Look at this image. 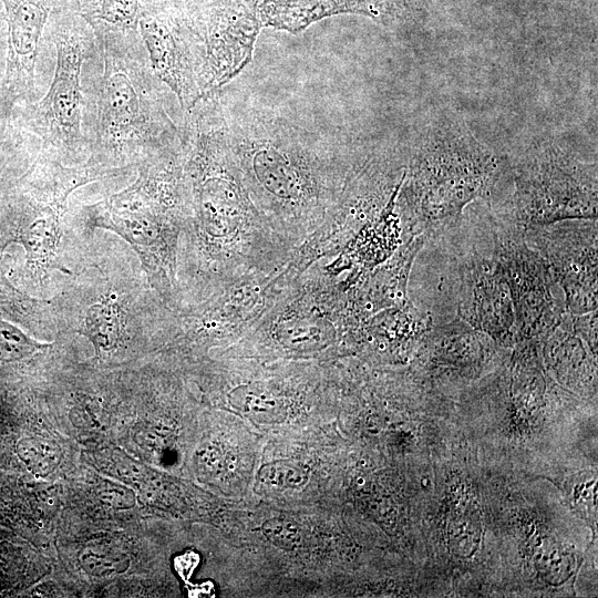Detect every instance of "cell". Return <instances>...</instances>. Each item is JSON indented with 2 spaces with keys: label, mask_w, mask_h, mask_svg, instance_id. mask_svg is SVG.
<instances>
[{
  "label": "cell",
  "mask_w": 598,
  "mask_h": 598,
  "mask_svg": "<svg viewBox=\"0 0 598 598\" xmlns=\"http://www.w3.org/2000/svg\"><path fill=\"white\" fill-rule=\"evenodd\" d=\"M183 127V165L192 217L186 228L205 290L204 300L251 274L281 270L293 249L254 204L230 147L216 93L199 100Z\"/></svg>",
  "instance_id": "obj_1"
},
{
  "label": "cell",
  "mask_w": 598,
  "mask_h": 598,
  "mask_svg": "<svg viewBox=\"0 0 598 598\" xmlns=\"http://www.w3.org/2000/svg\"><path fill=\"white\" fill-rule=\"evenodd\" d=\"M227 136L251 199L293 250L326 220L354 164L318 132L260 106L228 112Z\"/></svg>",
  "instance_id": "obj_2"
},
{
  "label": "cell",
  "mask_w": 598,
  "mask_h": 598,
  "mask_svg": "<svg viewBox=\"0 0 598 598\" xmlns=\"http://www.w3.org/2000/svg\"><path fill=\"white\" fill-rule=\"evenodd\" d=\"M102 61L94 84L93 155L105 167L112 159L141 157L142 162L181 148L183 127L167 111L169 89L154 73L137 31H92ZM109 168V167H106Z\"/></svg>",
  "instance_id": "obj_3"
},
{
  "label": "cell",
  "mask_w": 598,
  "mask_h": 598,
  "mask_svg": "<svg viewBox=\"0 0 598 598\" xmlns=\"http://www.w3.org/2000/svg\"><path fill=\"white\" fill-rule=\"evenodd\" d=\"M502 175L499 157L456 118L429 124L412 150L398 194L402 234L430 237L456 225Z\"/></svg>",
  "instance_id": "obj_4"
},
{
  "label": "cell",
  "mask_w": 598,
  "mask_h": 598,
  "mask_svg": "<svg viewBox=\"0 0 598 598\" xmlns=\"http://www.w3.org/2000/svg\"><path fill=\"white\" fill-rule=\"evenodd\" d=\"M87 209L92 227L110 229L133 247L164 302L176 301L178 244L192 216L182 150L142 162L132 185Z\"/></svg>",
  "instance_id": "obj_5"
},
{
  "label": "cell",
  "mask_w": 598,
  "mask_h": 598,
  "mask_svg": "<svg viewBox=\"0 0 598 598\" xmlns=\"http://www.w3.org/2000/svg\"><path fill=\"white\" fill-rule=\"evenodd\" d=\"M360 326L349 286L320 260L290 281L231 350L238 357H327L352 350Z\"/></svg>",
  "instance_id": "obj_6"
},
{
  "label": "cell",
  "mask_w": 598,
  "mask_h": 598,
  "mask_svg": "<svg viewBox=\"0 0 598 598\" xmlns=\"http://www.w3.org/2000/svg\"><path fill=\"white\" fill-rule=\"evenodd\" d=\"M113 171L91 161L79 167L35 166L0 195V254L17 245L24 251L29 271L48 268L55 256L69 195Z\"/></svg>",
  "instance_id": "obj_7"
},
{
  "label": "cell",
  "mask_w": 598,
  "mask_h": 598,
  "mask_svg": "<svg viewBox=\"0 0 598 598\" xmlns=\"http://www.w3.org/2000/svg\"><path fill=\"white\" fill-rule=\"evenodd\" d=\"M514 216L522 227L597 219V164L555 144L528 148L516 162Z\"/></svg>",
  "instance_id": "obj_8"
},
{
  "label": "cell",
  "mask_w": 598,
  "mask_h": 598,
  "mask_svg": "<svg viewBox=\"0 0 598 598\" xmlns=\"http://www.w3.org/2000/svg\"><path fill=\"white\" fill-rule=\"evenodd\" d=\"M56 64L47 94L23 109L24 127L61 154L78 153L86 145L82 131L84 94L81 71L84 35L74 24H62L54 34Z\"/></svg>",
  "instance_id": "obj_9"
},
{
  "label": "cell",
  "mask_w": 598,
  "mask_h": 598,
  "mask_svg": "<svg viewBox=\"0 0 598 598\" xmlns=\"http://www.w3.org/2000/svg\"><path fill=\"white\" fill-rule=\"evenodd\" d=\"M519 233H494V259L508 286L515 318L516 342L546 340L566 313L554 296L555 280L546 260Z\"/></svg>",
  "instance_id": "obj_10"
},
{
  "label": "cell",
  "mask_w": 598,
  "mask_h": 598,
  "mask_svg": "<svg viewBox=\"0 0 598 598\" xmlns=\"http://www.w3.org/2000/svg\"><path fill=\"white\" fill-rule=\"evenodd\" d=\"M523 229L546 260L571 315L597 310V219H569Z\"/></svg>",
  "instance_id": "obj_11"
},
{
  "label": "cell",
  "mask_w": 598,
  "mask_h": 598,
  "mask_svg": "<svg viewBox=\"0 0 598 598\" xmlns=\"http://www.w3.org/2000/svg\"><path fill=\"white\" fill-rule=\"evenodd\" d=\"M137 28L154 73L187 113L209 95L205 44L195 22L141 12Z\"/></svg>",
  "instance_id": "obj_12"
},
{
  "label": "cell",
  "mask_w": 598,
  "mask_h": 598,
  "mask_svg": "<svg viewBox=\"0 0 598 598\" xmlns=\"http://www.w3.org/2000/svg\"><path fill=\"white\" fill-rule=\"evenodd\" d=\"M196 24L205 44L209 94L248 63L259 21L243 0H208Z\"/></svg>",
  "instance_id": "obj_13"
},
{
  "label": "cell",
  "mask_w": 598,
  "mask_h": 598,
  "mask_svg": "<svg viewBox=\"0 0 598 598\" xmlns=\"http://www.w3.org/2000/svg\"><path fill=\"white\" fill-rule=\"evenodd\" d=\"M460 281L458 318L498 344L516 342L513 302L501 265L474 252L462 265Z\"/></svg>",
  "instance_id": "obj_14"
},
{
  "label": "cell",
  "mask_w": 598,
  "mask_h": 598,
  "mask_svg": "<svg viewBox=\"0 0 598 598\" xmlns=\"http://www.w3.org/2000/svg\"><path fill=\"white\" fill-rule=\"evenodd\" d=\"M7 55L1 84L2 107L32 102L39 43L55 0H2Z\"/></svg>",
  "instance_id": "obj_15"
},
{
  "label": "cell",
  "mask_w": 598,
  "mask_h": 598,
  "mask_svg": "<svg viewBox=\"0 0 598 598\" xmlns=\"http://www.w3.org/2000/svg\"><path fill=\"white\" fill-rule=\"evenodd\" d=\"M426 238L424 235L405 236L386 261L350 286L352 309L361 324L374 313L410 300L406 290L410 270Z\"/></svg>",
  "instance_id": "obj_16"
},
{
  "label": "cell",
  "mask_w": 598,
  "mask_h": 598,
  "mask_svg": "<svg viewBox=\"0 0 598 598\" xmlns=\"http://www.w3.org/2000/svg\"><path fill=\"white\" fill-rule=\"evenodd\" d=\"M398 188L382 212L363 226L336 255L323 259L324 267L334 276L343 272L360 277L386 261L403 243L402 219L398 208Z\"/></svg>",
  "instance_id": "obj_17"
},
{
  "label": "cell",
  "mask_w": 598,
  "mask_h": 598,
  "mask_svg": "<svg viewBox=\"0 0 598 598\" xmlns=\"http://www.w3.org/2000/svg\"><path fill=\"white\" fill-rule=\"evenodd\" d=\"M432 317L409 300L403 306L383 309L357 330L352 350L378 354H406L431 330Z\"/></svg>",
  "instance_id": "obj_18"
},
{
  "label": "cell",
  "mask_w": 598,
  "mask_h": 598,
  "mask_svg": "<svg viewBox=\"0 0 598 598\" xmlns=\"http://www.w3.org/2000/svg\"><path fill=\"white\" fill-rule=\"evenodd\" d=\"M231 372L229 379L233 383L225 392L227 402L256 417L282 412L289 401L309 389V378L302 372L290 378L280 374L255 377L246 374L243 367H235Z\"/></svg>",
  "instance_id": "obj_19"
},
{
  "label": "cell",
  "mask_w": 598,
  "mask_h": 598,
  "mask_svg": "<svg viewBox=\"0 0 598 598\" xmlns=\"http://www.w3.org/2000/svg\"><path fill=\"white\" fill-rule=\"evenodd\" d=\"M79 14L92 31H136L140 0H80Z\"/></svg>",
  "instance_id": "obj_20"
},
{
  "label": "cell",
  "mask_w": 598,
  "mask_h": 598,
  "mask_svg": "<svg viewBox=\"0 0 598 598\" xmlns=\"http://www.w3.org/2000/svg\"><path fill=\"white\" fill-rule=\"evenodd\" d=\"M83 328V333L90 338L96 349H112L121 337L120 308L111 302L91 306L86 311Z\"/></svg>",
  "instance_id": "obj_21"
},
{
  "label": "cell",
  "mask_w": 598,
  "mask_h": 598,
  "mask_svg": "<svg viewBox=\"0 0 598 598\" xmlns=\"http://www.w3.org/2000/svg\"><path fill=\"white\" fill-rule=\"evenodd\" d=\"M41 301L16 287L0 266V319L31 327Z\"/></svg>",
  "instance_id": "obj_22"
},
{
  "label": "cell",
  "mask_w": 598,
  "mask_h": 598,
  "mask_svg": "<svg viewBox=\"0 0 598 598\" xmlns=\"http://www.w3.org/2000/svg\"><path fill=\"white\" fill-rule=\"evenodd\" d=\"M17 454L30 472L39 476H48L60 464L62 451L53 441L29 436L17 444Z\"/></svg>",
  "instance_id": "obj_23"
},
{
  "label": "cell",
  "mask_w": 598,
  "mask_h": 598,
  "mask_svg": "<svg viewBox=\"0 0 598 598\" xmlns=\"http://www.w3.org/2000/svg\"><path fill=\"white\" fill-rule=\"evenodd\" d=\"M27 336L16 323L0 319V363H16L47 348Z\"/></svg>",
  "instance_id": "obj_24"
},
{
  "label": "cell",
  "mask_w": 598,
  "mask_h": 598,
  "mask_svg": "<svg viewBox=\"0 0 598 598\" xmlns=\"http://www.w3.org/2000/svg\"><path fill=\"white\" fill-rule=\"evenodd\" d=\"M79 561L83 570L97 577L124 573L130 565L126 555L103 545H92L83 548Z\"/></svg>",
  "instance_id": "obj_25"
},
{
  "label": "cell",
  "mask_w": 598,
  "mask_h": 598,
  "mask_svg": "<svg viewBox=\"0 0 598 598\" xmlns=\"http://www.w3.org/2000/svg\"><path fill=\"white\" fill-rule=\"evenodd\" d=\"M303 467L291 462H274L265 464L259 471L262 484L272 487H296L306 481Z\"/></svg>",
  "instance_id": "obj_26"
},
{
  "label": "cell",
  "mask_w": 598,
  "mask_h": 598,
  "mask_svg": "<svg viewBox=\"0 0 598 598\" xmlns=\"http://www.w3.org/2000/svg\"><path fill=\"white\" fill-rule=\"evenodd\" d=\"M264 533L275 544L291 548L299 539V530L295 524L286 519H270L264 526Z\"/></svg>",
  "instance_id": "obj_27"
},
{
  "label": "cell",
  "mask_w": 598,
  "mask_h": 598,
  "mask_svg": "<svg viewBox=\"0 0 598 598\" xmlns=\"http://www.w3.org/2000/svg\"><path fill=\"white\" fill-rule=\"evenodd\" d=\"M101 496L103 501L118 508H127L134 503L133 495L130 491H126L122 486L113 484H111L106 488L101 489Z\"/></svg>",
  "instance_id": "obj_28"
},
{
  "label": "cell",
  "mask_w": 598,
  "mask_h": 598,
  "mask_svg": "<svg viewBox=\"0 0 598 598\" xmlns=\"http://www.w3.org/2000/svg\"><path fill=\"white\" fill-rule=\"evenodd\" d=\"M4 16H0V83L2 84V79L6 68V55H7V24Z\"/></svg>",
  "instance_id": "obj_29"
}]
</instances>
